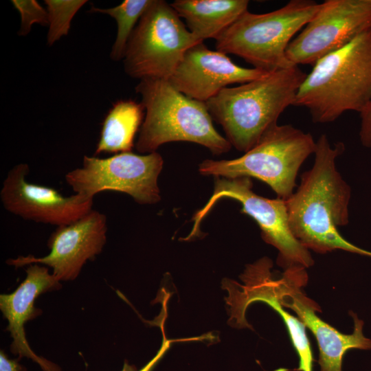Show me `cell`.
Here are the masks:
<instances>
[{
  "instance_id": "obj_1",
  "label": "cell",
  "mask_w": 371,
  "mask_h": 371,
  "mask_svg": "<svg viewBox=\"0 0 371 371\" xmlns=\"http://www.w3.org/2000/svg\"><path fill=\"white\" fill-rule=\"evenodd\" d=\"M345 150L322 134L316 142L313 167L301 176L295 192L284 200L290 229L307 249L326 254L337 249L371 257V251L346 240L337 228L349 221L351 188L336 167Z\"/></svg>"
},
{
  "instance_id": "obj_2",
  "label": "cell",
  "mask_w": 371,
  "mask_h": 371,
  "mask_svg": "<svg viewBox=\"0 0 371 371\" xmlns=\"http://www.w3.org/2000/svg\"><path fill=\"white\" fill-rule=\"evenodd\" d=\"M306 75L298 65L278 69L239 86L224 88L205 104L231 145L246 153L293 105Z\"/></svg>"
},
{
  "instance_id": "obj_3",
  "label": "cell",
  "mask_w": 371,
  "mask_h": 371,
  "mask_svg": "<svg viewBox=\"0 0 371 371\" xmlns=\"http://www.w3.org/2000/svg\"><path fill=\"white\" fill-rule=\"evenodd\" d=\"M371 102V27L313 65L293 105L306 108L315 123L361 113Z\"/></svg>"
},
{
  "instance_id": "obj_4",
  "label": "cell",
  "mask_w": 371,
  "mask_h": 371,
  "mask_svg": "<svg viewBox=\"0 0 371 371\" xmlns=\"http://www.w3.org/2000/svg\"><path fill=\"white\" fill-rule=\"evenodd\" d=\"M135 91L146 109L135 144L138 152L151 153L164 144L177 141L199 144L215 155L230 150L231 144L214 128L205 102L185 95L168 80L143 79Z\"/></svg>"
},
{
  "instance_id": "obj_5",
  "label": "cell",
  "mask_w": 371,
  "mask_h": 371,
  "mask_svg": "<svg viewBox=\"0 0 371 371\" xmlns=\"http://www.w3.org/2000/svg\"><path fill=\"white\" fill-rule=\"evenodd\" d=\"M319 7L315 1L292 0L265 14L247 10L215 39L216 49L267 73L294 66L286 57L288 45Z\"/></svg>"
},
{
  "instance_id": "obj_6",
  "label": "cell",
  "mask_w": 371,
  "mask_h": 371,
  "mask_svg": "<svg viewBox=\"0 0 371 371\" xmlns=\"http://www.w3.org/2000/svg\"><path fill=\"white\" fill-rule=\"evenodd\" d=\"M315 148L310 133L290 124H276L243 156L231 160L206 159L199 170L216 177L256 178L269 186L278 198L286 200L294 192L300 168Z\"/></svg>"
},
{
  "instance_id": "obj_7",
  "label": "cell",
  "mask_w": 371,
  "mask_h": 371,
  "mask_svg": "<svg viewBox=\"0 0 371 371\" xmlns=\"http://www.w3.org/2000/svg\"><path fill=\"white\" fill-rule=\"evenodd\" d=\"M203 42L181 21L170 3L152 0L128 41L123 58L125 72L141 80H168L186 52Z\"/></svg>"
},
{
  "instance_id": "obj_8",
  "label": "cell",
  "mask_w": 371,
  "mask_h": 371,
  "mask_svg": "<svg viewBox=\"0 0 371 371\" xmlns=\"http://www.w3.org/2000/svg\"><path fill=\"white\" fill-rule=\"evenodd\" d=\"M252 187L250 177H216L213 194L204 207L193 216L194 225L186 240L201 234L199 228L202 220L218 200L233 199L241 204L242 213L256 221L262 239L277 249L278 265L284 269L311 267L314 260L309 250L299 243L290 229L284 200L260 196L253 191Z\"/></svg>"
},
{
  "instance_id": "obj_9",
  "label": "cell",
  "mask_w": 371,
  "mask_h": 371,
  "mask_svg": "<svg viewBox=\"0 0 371 371\" xmlns=\"http://www.w3.org/2000/svg\"><path fill=\"white\" fill-rule=\"evenodd\" d=\"M164 161L157 152L141 155L131 152L107 158L84 156L82 166L65 175L75 194L93 199L104 191L130 195L139 204H153L161 197L157 179Z\"/></svg>"
},
{
  "instance_id": "obj_10",
  "label": "cell",
  "mask_w": 371,
  "mask_h": 371,
  "mask_svg": "<svg viewBox=\"0 0 371 371\" xmlns=\"http://www.w3.org/2000/svg\"><path fill=\"white\" fill-rule=\"evenodd\" d=\"M371 27V0H327L291 41L286 57L295 65H314Z\"/></svg>"
},
{
  "instance_id": "obj_11",
  "label": "cell",
  "mask_w": 371,
  "mask_h": 371,
  "mask_svg": "<svg viewBox=\"0 0 371 371\" xmlns=\"http://www.w3.org/2000/svg\"><path fill=\"white\" fill-rule=\"evenodd\" d=\"M305 269L293 267L286 269L279 278L275 276L277 297L282 306L294 311L316 338L321 371H342L346 352L352 348L371 349V339L363 334V321L353 312L350 314L354 320V330L348 335L340 333L318 317L316 311L319 307L302 290L308 281Z\"/></svg>"
},
{
  "instance_id": "obj_12",
  "label": "cell",
  "mask_w": 371,
  "mask_h": 371,
  "mask_svg": "<svg viewBox=\"0 0 371 371\" xmlns=\"http://www.w3.org/2000/svg\"><path fill=\"white\" fill-rule=\"evenodd\" d=\"M28 164L20 163L8 172L0 191L4 208L21 218L56 225L69 224L92 210L93 200L74 194L65 196L54 188L29 183Z\"/></svg>"
},
{
  "instance_id": "obj_13",
  "label": "cell",
  "mask_w": 371,
  "mask_h": 371,
  "mask_svg": "<svg viewBox=\"0 0 371 371\" xmlns=\"http://www.w3.org/2000/svg\"><path fill=\"white\" fill-rule=\"evenodd\" d=\"M107 218L94 210L79 219L57 227L48 240L50 252L42 258L19 256L7 261L16 267L42 264L52 268L53 275L60 280H73L87 260L102 251L106 241Z\"/></svg>"
},
{
  "instance_id": "obj_14",
  "label": "cell",
  "mask_w": 371,
  "mask_h": 371,
  "mask_svg": "<svg viewBox=\"0 0 371 371\" xmlns=\"http://www.w3.org/2000/svg\"><path fill=\"white\" fill-rule=\"evenodd\" d=\"M266 74L240 67L226 54L210 50L201 42L186 52L168 81L185 95L206 102L229 85L246 83Z\"/></svg>"
},
{
  "instance_id": "obj_15",
  "label": "cell",
  "mask_w": 371,
  "mask_h": 371,
  "mask_svg": "<svg viewBox=\"0 0 371 371\" xmlns=\"http://www.w3.org/2000/svg\"><path fill=\"white\" fill-rule=\"evenodd\" d=\"M271 260L262 258L248 265L240 278L244 284L229 290L227 302L231 306L232 318L236 325L247 326L245 311L254 302H262L269 305L283 319L293 345L299 357L297 371H313V355L306 333V326L297 317L289 313L278 300L275 291V276L271 272Z\"/></svg>"
},
{
  "instance_id": "obj_16",
  "label": "cell",
  "mask_w": 371,
  "mask_h": 371,
  "mask_svg": "<svg viewBox=\"0 0 371 371\" xmlns=\"http://www.w3.org/2000/svg\"><path fill=\"white\" fill-rule=\"evenodd\" d=\"M25 271V279L14 292L0 295V309L8 322L7 330L12 338L11 351L20 357L32 359L43 371H60L56 365L39 357L32 351L25 338L24 325L41 313L34 307V302L38 295L58 289L61 284L45 266L32 264Z\"/></svg>"
},
{
  "instance_id": "obj_17",
  "label": "cell",
  "mask_w": 371,
  "mask_h": 371,
  "mask_svg": "<svg viewBox=\"0 0 371 371\" xmlns=\"http://www.w3.org/2000/svg\"><path fill=\"white\" fill-rule=\"evenodd\" d=\"M188 30L199 40L216 39L243 13L247 0H176L170 3Z\"/></svg>"
},
{
  "instance_id": "obj_18",
  "label": "cell",
  "mask_w": 371,
  "mask_h": 371,
  "mask_svg": "<svg viewBox=\"0 0 371 371\" xmlns=\"http://www.w3.org/2000/svg\"><path fill=\"white\" fill-rule=\"evenodd\" d=\"M144 107L131 100L115 102L102 124L95 155L131 152L137 131L142 124Z\"/></svg>"
},
{
  "instance_id": "obj_19",
  "label": "cell",
  "mask_w": 371,
  "mask_h": 371,
  "mask_svg": "<svg viewBox=\"0 0 371 371\" xmlns=\"http://www.w3.org/2000/svg\"><path fill=\"white\" fill-rule=\"evenodd\" d=\"M152 0H125L111 8L93 7L89 12L106 14L117 22V35L112 47L111 58L120 60L124 58L128 41L139 19L151 3Z\"/></svg>"
},
{
  "instance_id": "obj_20",
  "label": "cell",
  "mask_w": 371,
  "mask_h": 371,
  "mask_svg": "<svg viewBox=\"0 0 371 371\" xmlns=\"http://www.w3.org/2000/svg\"><path fill=\"white\" fill-rule=\"evenodd\" d=\"M86 2L85 0L45 1L49 26L47 34L49 45H53L63 36L67 35L74 16Z\"/></svg>"
},
{
  "instance_id": "obj_21",
  "label": "cell",
  "mask_w": 371,
  "mask_h": 371,
  "mask_svg": "<svg viewBox=\"0 0 371 371\" xmlns=\"http://www.w3.org/2000/svg\"><path fill=\"white\" fill-rule=\"evenodd\" d=\"M12 3L19 12L21 16V25L19 32L20 36H25L31 30L33 23L49 25L48 13L35 0H14Z\"/></svg>"
},
{
  "instance_id": "obj_22",
  "label": "cell",
  "mask_w": 371,
  "mask_h": 371,
  "mask_svg": "<svg viewBox=\"0 0 371 371\" xmlns=\"http://www.w3.org/2000/svg\"><path fill=\"white\" fill-rule=\"evenodd\" d=\"M164 320L165 317L162 319V322L161 324V328L163 336L162 344L155 356L139 370H137L134 366H131L128 363L125 362L122 371H151L153 369L155 366L158 363V361L163 357L167 350L170 348L171 343L175 341V340L168 339L166 337L164 328Z\"/></svg>"
},
{
  "instance_id": "obj_23",
  "label": "cell",
  "mask_w": 371,
  "mask_h": 371,
  "mask_svg": "<svg viewBox=\"0 0 371 371\" xmlns=\"http://www.w3.org/2000/svg\"><path fill=\"white\" fill-rule=\"evenodd\" d=\"M361 127L359 131L360 141L367 148L371 147V102L360 113Z\"/></svg>"
},
{
  "instance_id": "obj_24",
  "label": "cell",
  "mask_w": 371,
  "mask_h": 371,
  "mask_svg": "<svg viewBox=\"0 0 371 371\" xmlns=\"http://www.w3.org/2000/svg\"><path fill=\"white\" fill-rule=\"evenodd\" d=\"M0 371H25L18 360L8 358L3 350L0 352Z\"/></svg>"
}]
</instances>
